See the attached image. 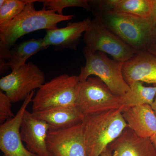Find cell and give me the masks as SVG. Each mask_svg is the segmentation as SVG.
Instances as JSON below:
<instances>
[{
	"label": "cell",
	"instance_id": "cell-1",
	"mask_svg": "<svg viewBox=\"0 0 156 156\" xmlns=\"http://www.w3.org/2000/svg\"><path fill=\"white\" fill-rule=\"evenodd\" d=\"M39 1L30 0L20 14L10 22L0 25L1 60L9 59L11 48L21 37L35 31L58 28L59 22L71 20L75 17L73 14L59 15L45 7L37 10L34 3Z\"/></svg>",
	"mask_w": 156,
	"mask_h": 156
},
{
	"label": "cell",
	"instance_id": "cell-2",
	"mask_svg": "<svg viewBox=\"0 0 156 156\" xmlns=\"http://www.w3.org/2000/svg\"><path fill=\"white\" fill-rule=\"evenodd\" d=\"M122 110L85 116L83 125L87 156H100L128 127Z\"/></svg>",
	"mask_w": 156,
	"mask_h": 156
},
{
	"label": "cell",
	"instance_id": "cell-3",
	"mask_svg": "<svg viewBox=\"0 0 156 156\" xmlns=\"http://www.w3.org/2000/svg\"><path fill=\"white\" fill-rule=\"evenodd\" d=\"M91 11L95 18L137 53L146 51L152 30L149 19L96 9Z\"/></svg>",
	"mask_w": 156,
	"mask_h": 156
},
{
	"label": "cell",
	"instance_id": "cell-4",
	"mask_svg": "<svg viewBox=\"0 0 156 156\" xmlns=\"http://www.w3.org/2000/svg\"><path fill=\"white\" fill-rule=\"evenodd\" d=\"M85 66L81 68L78 76L80 82H84L91 75L103 81L115 95L122 96L129 90V86L123 74L124 63L109 58L105 53L92 52L84 48Z\"/></svg>",
	"mask_w": 156,
	"mask_h": 156
},
{
	"label": "cell",
	"instance_id": "cell-5",
	"mask_svg": "<svg viewBox=\"0 0 156 156\" xmlns=\"http://www.w3.org/2000/svg\"><path fill=\"white\" fill-rule=\"evenodd\" d=\"M123 97L115 95L99 78L80 82L75 106L85 116L123 108Z\"/></svg>",
	"mask_w": 156,
	"mask_h": 156
},
{
	"label": "cell",
	"instance_id": "cell-6",
	"mask_svg": "<svg viewBox=\"0 0 156 156\" xmlns=\"http://www.w3.org/2000/svg\"><path fill=\"white\" fill-rule=\"evenodd\" d=\"M77 76L63 74L45 82L32 100V112L60 107L75 106L78 86Z\"/></svg>",
	"mask_w": 156,
	"mask_h": 156
},
{
	"label": "cell",
	"instance_id": "cell-7",
	"mask_svg": "<svg viewBox=\"0 0 156 156\" xmlns=\"http://www.w3.org/2000/svg\"><path fill=\"white\" fill-rule=\"evenodd\" d=\"M83 40L85 48L88 50L108 54L113 59L123 63L137 53L96 18L91 20L84 34Z\"/></svg>",
	"mask_w": 156,
	"mask_h": 156
},
{
	"label": "cell",
	"instance_id": "cell-8",
	"mask_svg": "<svg viewBox=\"0 0 156 156\" xmlns=\"http://www.w3.org/2000/svg\"><path fill=\"white\" fill-rule=\"evenodd\" d=\"M11 70L9 74L1 78L0 89L12 103L23 101L45 83L44 73L31 62Z\"/></svg>",
	"mask_w": 156,
	"mask_h": 156
},
{
	"label": "cell",
	"instance_id": "cell-9",
	"mask_svg": "<svg viewBox=\"0 0 156 156\" xmlns=\"http://www.w3.org/2000/svg\"><path fill=\"white\" fill-rule=\"evenodd\" d=\"M35 91L27 97L16 115L0 126V149L4 156H38L24 147L20 135V128L24 112L32 102Z\"/></svg>",
	"mask_w": 156,
	"mask_h": 156
},
{
	"label": "cell",
	"instance_id": "cell-10",
	"mask_svg": "<svg viewBox=\"0 0 156 156\" xmlns=\"http://www.w3.org/2000/svg\"><path fill=\"white\" fill-rule=\"evenodd\" d=\"M47 145L52 156H87L83 122L67 129L49 131Z\"/></svg>",
	"mask_w": 156,
	"mask_h": 156
},
{
	"label": "cell",
	"instance_id": "cell-11",
	"mask_svg": "<svg viewBox=\"0 0 156 156\" xmlns=\"http://www.w3.org/2000/svg\"><path fill=\"white\" fill-rule=\"evenodd\" d=\"M49 131V126L46 122L37 119L27 110L24 112L20 135L30 151L38 156H52L47 145Z\"/></svg>",
	"mask_w": 156,
	"mask_h": 156
},
{
	"label": "cell",
	"instance_id": "cell-12",
	"mask_svg": "<svg viewBox=\"0 0 156 156\" xmlns=\"http://www.w3.org/2000/svg\"><path fill=\"white\" fill-rule=\"evenodd\" d=\"M92 20L89 17L81 21L69 22L66 27L46 30L43 39L44 44L52 46L57 50H76L80 39L89 27Z\"/></svg>",
	"mask_w": 156,
	"mask_h": 156
},
{
	"label": "cell",
	"instance_id": "cell-13",
	"mask_svg": "<svg viewBox=\"0 0 156 156\" xmlns=\"http://www.w3.org/2000/svg\"><path fill=\"white\" fill-rule=\"evenodd\" d=\"M108 147L112 156H156L150 138L138 136L128 127Z\"/></svg>",
	"mask_w": 156,
	"mask_h": 156
},
{
	"label": "cell",
	"instance_id": "cell-14",
	"mask_svg": "<svg viewBox=\"0 0 156 156\" xmlns=\"http://www.w3.org/2000/svg\"><path fill=\"white\" fill-rule=\"evenodd\" d=\"M123 74L128 85L136 81L156 85V57L147 51L136 53L124 63Z\"/></svg>",
	"mask_w": 156,
	"mask_h": 156
},
{
	"label": "cell",
	"instance_id": "cell-15",
	"mask_svg": "<svg viewBox=\"0 0 156 156\" xmlns=\"http://www.w3.org/2000/svg\"><path fill=\"white\" fill-rule=\"evenodd\" d=\"M128 128L137 135L151 138L156 132V114L151 105H143L124 109L122 112Z\"/></svg>",
	"mask_w": 156,
	"mask_h": 156
},
{
	"label": "cell",
	"instance_id": "cell-16",
	"mask_svg": "<svg viewBox=\"0 0 156 156\" xmlns=\"http://www.w3.org/2000/svg\"><path fill=\"white\" fill-rule=\"evenodd\" d=\"M91 9L113 11L149 19L152 12L153 0H93Z\"/></svg>",
	"mask_w": 156,
	"mask_h": 156
},
{
	"label": "cell",
	"instance_id": "cell-17",
	"mask_svg": "<svg viewBox=\"0 0 156 156\" xmlns=\"http://www.w3.org/2000/svg\"><path fill=\"white\" fill-rule=\"evenodd\" d=\"M32 113L37 119L48 124L49 131L71 128L83 122L85 118L76 106L54 108Z\"/></svg>",
	"mask_w": 156,
	"mask_h": 156
},
{
	"label": "cell",
	"instance_id": "cell-18",
	"mask_svg": "<svg viewBox=\"0 0 156 156\" xmlns=\"http://www.w3.org/2000/svg\"><path fill=\"white\" fill-rule=\"evenodd\" d=\"M48 48L44 44L43 39H31L24 41L11 49L6 66L11 70L20 67L25 64L31 56Z\"/></svg>",
	"mask_w": 156,
	"mask_h": 156
},
{
	"label": "cell",
	"instance_id": "cell-19",
	"mask_svg": "<svg viewBox=\"0 0 156 156\" xmlns=\"http://www.w3.org/2000/svg\"><path fill=\"white\" fill-rule=\"evenodd\" d=\"M156 95V85L145 87L142 82H134L129 85V90L122 96L123 110L143 105H151Z\"/></svg>",
	"mask_w": 156,
	"mask_h": 156
},
{
	"label": "cell",
	"instance_id": "cell-20",
	"mask_svg": "<svg viewBox=\"0 0 156 156\" xmlns=\"http://www.w3.org/2000/svg\"><path fill=\"white\" fill-rule=\"evenodd\" d=\"M30 0H1L0 25H4L20 14Z\"/></svg>",
	"mask_w": 156,
	"mask_h": 156
},
{
	"label": "cell",
	"instance_id": "cell-21",
	"mask_svg": "<svg viewBox=\"0 0 156 156\" xmlns=\"http://www.w3.org/2000/svg\"><path fill=\"white\" fill-rule=\"evenodd\" d=\"M44 7L49 10L55 11L59 15H63V9L70 7L83 8L87 11H92L88 0H40Z\"/></svg>",
	"mask_w": 156,
	"mask_h": 156
},
{
	"label": "cell",
	"instance_id": "cell-22",
	"mask_svg": "<svg viewBox=\"0 0 156 156\" xmlns=\"http://www.w3.org/2000/svg\"><path fill=\"white\" fill-rule=\"evenodd\" d=\"M12 102L5 92L0 91V123L2 124L14 117L11 109Z\"/></svg>",
	"mask_w": 156,
	"mask_h": 156
},
{
	"label": "cell",
	"instance_id": "cell-23",
	"mask_svg": "<svg viewBox=\"0 0 156 156\" xmlns=\"http://www.w3.org/2000/svg\"><path fill=\"white\" fill-rule=\"evenodd\" d=\"M146 51H147L156 57V31L153 32L151 35Z\"/></svg>",
	"mask_w": 156,
	"mask_h": 156
},
{
	"label": "cell",
	"instance_id": "cell-24",
	"mask_svg": "<svg viewBox=\"0 0 156 156\" xmlns=\"http://www.w3.org/2000/svg\"><path fill=\"white\" fill-rule=\"evenodd\" d=\"M152 12L150 18H149L152 26V33L156 31V0H153ZM151 33V34H152Z\"/></svg>",
	"mask_w": 156,
	"mask_h": 156
},
{
	"label": "cell",
	"instance_id": "cell-25",
	"mask_svg": "<svg viewBox=\"0 0 156 156\" xmlns=\"http://www.w3.org/2000/svg\"><path fill=\"white\" fill-rule=\"evenodd\" d=\"M100 156H112V151L108 147L102 152Z\"/></svg>",
	"mask_w": 156,
	"mask_h": 156
},
{
	"label": "cell",
	"instance_id": "cell-26",
	"mask_svg": "<svg viewBox=\"0 0 156 156\" xmlns=\"http://www.w3.org/2000/svg\"><path fill=\"white\" fill-rule=\"evenodd\" d=\"M150 139L156 150V132L153 136L151 137Z\"/></svg>",
	"mask_w": 156,
	"mask_h": 156
},
{
	"label": "cell",
	"instance_id": "cell-27",
	"mask_svg": "<svg viewBox=\"0 0 156 156\" xmlns=\"http://www.w3.org/2000/svg\"><path fill=\"white\" fill-rule=\"evenodd\" d=\"M151 106L153 110L156 114V95L154 99L153 103L151 105Z\"/></svg>",
	"mask_w": 156,
	"mask_h": 156
}]
</instances>
